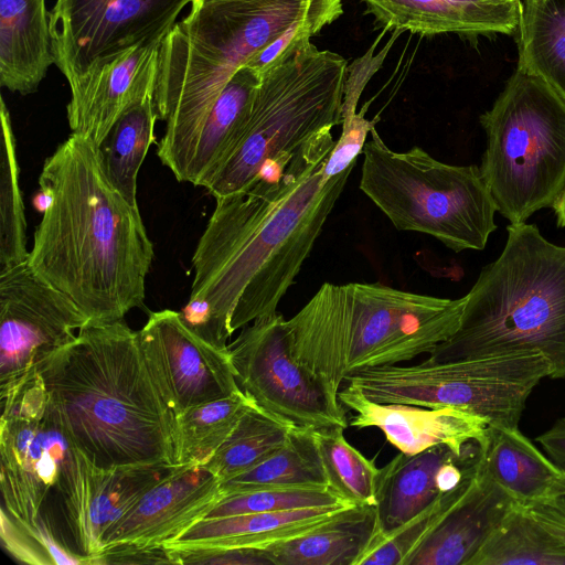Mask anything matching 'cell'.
<instances>
[{
	"mask_svg": "<svg viewBox=\"0 0 565 565\" xmlns=\"http://www.w3.org/2000/svg\"><path fill=\"white\" fill-rule=\"evenodd\" d=\"M45 198L28 262L88 324L120 321L143 305L153 246L138 206L113 185L99 147L71 134L45 159Z\"/></svg>",
	"mask_w": 565,
	"mask_h": 565,
	"instance_id": "7a4b0ae2",
	"label": "cell"
},
{
	"mask_svg": "<svg viewBox=\"0 0 565 565\" xmlns=\"http://www.w3.org/2000/svg\"><path fill=\"white\" fill-rule=\"evenodd\" d=\"M88 320L28 259L0 270V391L77 335Z\"/></svg>",
	"mask_w": 565,
	"mask_h": 565,
	"instance_id": "4fadbf2b",
	"label": "cell"
},
{
	"mask_svg": "<svg viewBox=\"0 0 565 565\" xmlns=\"http://www.w3.org/2000/svg\"><path fill=\"white\" fill-rule=\"evenodd\" d=\"M294 428L253 404L205 466L227 481L281 448Z\"/></svg>",
	"mask_w": 565,
	"mask_h": 565,
	"instance_id": "f546056e",
	"label": "cell"
},
{
	"mask_svg": "<svg viewBox=\"0 0 565 565\" xmlns=\"http://www.w3.org/2000/svg\"><path fill=\"white\" fill-rule=\"evenodd\" d=\"M370 134L359 186L394 227L430 235L456 253L483 249L497 209L480 168L441 162L418 146L394 151L375 127Z\"/></svg>",
	"mask_w": 565,
	"mask_h": 565,
	"instance_id": "ba28073f",
	"label": "cell"
},
{
	"mask_svg": "<svg viewBox=\"0 0 565 565\" xmlns=\"http://www.w3.org/2000/svg\"><path fill=\"white\" fill-rule=\"evenodd\" d=\"M159 49L160 44L129 49L72 90L66 107L72 132L99 147L128 107L154 93Z\"/></svg>",
	"mask_w": 565,
	"mask_h": 565,
	"instance_id": "d6986e66",
	"label": "cell"
},
{
	"mask_svg": "<svg viewBox=\"0 0 565 565\" xmlns=\"http://www.w3.org/2000/svg\"><path fill=\"white\" fill-rule=\"evenodd\" d=\"M173 564L169 551L162 546H113L105 548L96 558V564ZM95 564V565H96Z\"/></svg>",
	"mask_w": 565,
	"mask_h": 565,
	"instance_id": "f35d334b",
	"label": "cell"
},
{
	"mask_svg": "<svg viewBox=\"0 0 565 565\" xmlns=\"http://www.w3.org/2000/svg\"><path fill=\"white\" fill-rule=\"evenodd\" d=\"M254 402L242 391L196 405L178 418V465L205 466Z\"/></svg>",
	"mask_w": 565,
	"mask_h": 565,
	"instance_id": "4dcf8cb0",
	"label": "cell"
},
{
	"mask_svg": "<svg viewBox=\"0 0 565 565\" xmlns=\"http://www.w3.org/2000/svg\"><path fill=\"white\" fill-rule=\"evenodd\" d=\"M317 137V136H316ZM309 140L285 168L265 167L243 191L216 200L192 264L181 316L201 338L228 349L234 328L277 311L310 255L352 169L323 177L326 152Z\"/></svg>",
	"mask_w": 565,
	"mask_h": 565,
	"instance_id": "6da1fadb",
	"label": "cell"
},
{
	"mask_svg": "<svg viewBox=\"0 0 565 565\" xmlns=\"http://www.w3.org/2000/svg\"><path fill=\"white\" fill-rule=\"evenodd\" d=\"M469 565H565V547L525 508L515 504Z\"/></svg>",
	"mask_w": 565,
	"mask_h": 565,
	"instance_id": "f1b7e54d",
	"label": "cell"
},
{
	"mask_svg": "<svg viewBox=\"0 0 565 565\" xmlns=\"http://www.w3.org/2000/svg\"><path fill=\"white\" fill-rule=\"evenodd\" d=\"M157 119L154 93H150L121 114L99 146L108 179L135 206H138L137 175L154 141Z\"/></svg>",
	"mask_w": 565,
	"mask_h": 565,
	"instance_id": "4316f807",
	"label": "cell"
},
{
	"mask_svg": "<svg viewBox=\"0 0 565 565\" xmlns=\"http://www.w3.org/2000/svg\"><path fill=\"white\" fill-rule=\"evenodd\" d=\"M342 427L313 428L329 488L353 505H376L380 469L345 439Z\"/></svg>",
	"mask_w": 565,
	"mask_h": 565,
	"instance_id": "1f68e13d",
	"label": "cell"
},
{
	"mask_svg": "<svg viewBox=\"0 0 565 565\" xmlns=\"http://www.w3.org/2000/svg\"><path fill=\"white\" fill-rule=\"evenodd\" d=\"M481 468L524 508L565 495V470L543 455L519 427L489 425Z\"/></svg>",
	"mask_w": 565,
	"mask_h": 565,
	"instance_id": "7402d4cb",
	"label": "cell"
},
{
	"mask_svg": "<svg viewBox=\"0 0 565 565\" xmlns=\"http://www.w3.org/2000/svg\"><path fill=\"white\" fill-rule=\"evenodd\" d=\"M507 233L466 295L458 329L426 361L537 353L551 379H565V247L534 224H510Z\"/></svg>",
	"mask_w": 565,
	"mask_h": 565,
	"instance_id": "5b68a950",
	"label": "cell"
},
{
	"mask_svg": "<svg viewBox=\"0 0 565 565\" xmlns=\"http://www.w3.org/2000/svg\"><path fill=\"white\" fill-rule=\"evenodd\" d=\"M338 504L350 503L341 499L330 488H266L223 495L206 518L289 511Z\"/></svg>",
	"mask_w": 565,
	"mask_h": 565,
	"instance_id": "d590c367",
	"label": "cell"
},
{
	"mask_svg": "<svg viewBox=\"0 0 565 565\" xmlns=\"http://www.w3.org/2000/svg\"><path fill=\"white\" fill-rule=\"evenodd\" d=\"M177 467L100 468L76 449L74 460L56 490L76 552L95 565L103 551L106 531Z\"/></svg>",
	"mask_w": 565,
	"mask_h": 565,
	"instance_id": "2e32d148",
	"label": "cell"
},
{
	"mask_svg": "<svg viewBox=\"0 0 565 565\" xmlns=\"http://www.w3.org/2000/svg\"><path fill=\"white\" fill-rule=\"evenodd\" d=\"M515 504L480 466L466 492L429 527L404 565H469Z\"/></svg>",
	"mask_w": 565,
	"mask_h": 565,
	"instance_id": "ffe728a7",
	"label": "cell"
},
{
	"mask_svg": "<svg viewBox=\"0 0 565 565\" xmlns=\"http://www.w3.org/2000/svg\"><path fill=\"white\" fill-rule=\"evenodd\" d=\"M556 216V224L558 227H565V188L561 195L552 206Z\"/></svg>",
	"mask_w": 565,
	"mask_h": 565,
	"instance_id": "b9f144b4",
	"label": "cell"
},
{
	"mask_svg": "<svg viewBox=\"0 0 565 565\" xmlns=\"http://www.w3.org/2000/svg\"><path fill=\"white\" fill-rule=\"evenodd\" d=\"M338 398L355 414L348 422L350 427H376L390 444L407 455L437 445L461 451L470 441L484 440L488 435L487 419L451 407L377 403L347 383L339 390Z\"/></svg>",
	"mask_w": 565,
	"mask_h": 565,
	"instance_id": "ac0fdd59",
	"label": "cell"
},
{
	"mask_svg": "<svg viewBox=\"0 0 565 565\" xmlns=\"http://www.w3.org/2000/svg\"><path fill=\"white\" fill-rule=\"evenodd\" d=\"M0 270L23 263L26 250V220L20 190V169L17 143L9 109L3 99L0 106Z\"/></svg>",
	"mask_w": 565,
	"mask_h": 565,
	"instance_id": "d6a6232c",
	"label": "cell"
},
{
	"mask_svg": "<svg viewBox=\"0 0 565 565\" xmlns=\"http://www.w3.org/2000/svg\"><path fill=\"white\" fill-rule=\"evenodd\" d=\"M222 497L221 480L206 466H178L106 531L103 551L162 546L206 518Z\"/></svg>",
	"mask_w": 565,
	"mask_h": 565,
	"instance_id": "e0dca14e",
	"label": "cell"
},
{
	"mask_svg": "<svg viewBox=\"0 0 565 565\" xmlns=\"http://www.w3.org/2000/svg\"><path fill=\"white\" fill-rule=\"evenodd\" d=\"M74 446L100 468L178 465V422L122 320L87 324L38 364Z\"/></svg>",
	"mask_w": 565,
	"mask_h": 565,
	"instance_id": "3957f363",
	"label": "cell"
},
{
	"mask_svg": "<svg viewBox=\"0 0 565 565\" xmlns=\"http://www.w3.org/2000/svg\"><path fill=\"white\" fill-rule=\"evenodd\" d=\"M259 75L242 66L210 110L199 134L184 181L206 186L228 159L243 132Z\"/></svg>",
	"mask_w": 565,
	"mask_h": 565,
	"instance_id": "d4e9b609",
	"label": "cell"
},
{
	"mask_svg": "<svg viewBox=\"0 0 565 565\" xmlns=\"http://www.w3.org/2000/svg\"><path fill=\"white\" fill-rule=\"evenodd\" d=\"M547 457L565 470V416L548 430L536 437Z\"/></svg>",
	"mask_w": 565,
	"mask_h": 565,
	"instance_id": "60d3db41",
	"label": "cell"
},
{
	"mask_svg": "<svg viewBox=\"0 0 565 565\" xmlns=\"http://www.w3.org/2000/svg\"><path fill=\"white\" fill-rule=\"evenodd\" d=\"M228 348L238 387L260 409L292 427L349 426L338 394L292 355L280 312L245 326Z\"/></svg>",
	"mask_w": 565,
	"mask_h": 565,
	"instance_id": "8fae6325",
	"label": "cell"
},
{
	"mask_svg": "<svg viewBox=\"0 0 565 565\" xmlns=\"http://www.w3.org/2000/svg\"><path fill=\"white\" fill-rule=\"evenodd\" d=\"M1 509L26 522L71 467L76 447L66 434L43 380L32 369L0 391Z\"/></svg>",
	"mask_w": 565,
	"mask_h": 565,
	"instance_id": "30bf717a",
	"label": "cell"
},
{
	"mask_svg": "<svg viewBox=\"0 0 565 565\" xmlns=\"http://www.w3.org/2000/svg\"><path fill=\"white\" fill-rule=\"evenodd\" d=\"M473 28L476 35L514 34L520 23L522 0H450Z\"/></svg>",
	"mask_w": 565,
	"mask_h": 565,
	"instance_id": "8d00e7d4",
	"label": "cell"
},
{
	"mask_svg": "<svg viewBox=\"0 0 565 565\" xmlns=\"http://www.w3.org/2000/svg\"><path fill=\"white\" fill-rule=\"evenodd\" d=\"M387 31L437 35H476L471 24L450 0H362Z\"/></svg>",
	"mask_w": 565,
	"mask_h": 565,
	"instance_id": "836d02e7",
	"label": "cell"
},
{
	"mask_svg": "<svg viewBox=\"0 0 565 565\" xmlns=\"http://www.w3.org/2000/svg\"><path fill=\"white\" fill-rule=\"evenodd\" d=\"M310 39L294 42L259 73L237 145L205 186L215 199L248 188L266 164L287 166L309 140L342 124L348 62Z\"/></svg>",
	"mask_w": 565,
	"mask_h": 565,
	"instance_id": "8992f818",
	"label": "cell"
},
{
	"mask_svg": "<svg viewBox=\"0 0 565 565\" xmlns=\"http://www.w3.org/2000/svg\"><path fill=\"white\" fill-rule=\"evenodd\" d=\"M558 503L565 509V495H563L562 498H559L558 500Z\"/></svg>",
	"mask_w": 565,
	"mask_h": 565,
	"instance_id": "ee69618b",
	"label": "cell"
},
{
	"mask_svg": "<svg viewBox=\"0 0 565 565\" xmlns=\"http://www.w3.org/2000/svg\"><path fill=\"white\" fill-rule=\"evenodd\" d=\"M486 441L472 440L461 451L437 445L415 455L399 452L380 468L379 534L390 535L428 511L454 504L478 475Z\"/></svg>",
	"mask_w": 565,
	"mask_h": 565,
	"instance_id": "9a60e30c",
	"label": "cell"
},
{
	"mask_svg": "<svg viewBox=\"0 0 565 565\" xmlns=\"http://www.w3.org/2000/svg\"><path fill=\"white\" fill-rule=\"evenodd\" d=\"M216 1H235V0H194L190 8H195L204 3L216 2Z\"/></svg>",
	"mask_w": 565,
	"mask_h": 565,
	"instance_id": "7bdbcfd3",
	"label": "cell"
},
{
	"mask_svg": "<svg viewBox=\"0 0 565 565\" xmlns=\"http://www.w3.org/2000/svg\"><path fill=\"white\" fill-rule=\"evenodd\" d=\"M550 373L542 354L520 353L365 367L345 375L343 383L377 403L451 407L489 425L518 427L527 397Z\"/></svg>",
	"mask_w": 565,
	"mask_h": 565,
	"instance_id": "9c48e42d",
	"label": "cell"
},
{
	"mask_svg": "<svg viewBox=\"0 0 565 565\" xmlns=\"http://www.w3.org/2000/svg\"><path fill=\"white\" fill-rule=\"evenodd\" d=\"M466 296L440 298L380 282H324L289 320L292 355L338 394L344 376L431 353L459 327Z\"/></svg>",
	"mask_w": 565,
	"mask_h": 565,
	"instance_id": "277c9868",
	"label": "cell"
},
{
	"mask_svg": "<svg viewBox=\"0 0 565 565\" xmlns=\"http://www.w3.org/2000/svg\"><path fill=\"white\" fill-rule=\"evenodd\" d=\"M312 429L294 428L281 448L254 468L222 482L223 495L266 488H329Z\"/></svg>",
	"mask_w": 565,
	"mask_h": 565,
	"instance_id": "83f0119b",
	"label": "cell"
},
{
	"mask_svg": "<svg viewBox=\"0 0 565 565\" xmlns=\"http://www.w3.org/2000/svg\"><path fill=\"white\" fill-rule=\"evenodd\" d=\"M138 338L150 373L177 418L196 405L241 390L230 348L205 341L184 322L181 312H151Z\"/></svg>",
	"mask_w": 565,
	"mask_h": 565,
	"instance_id": "5bb4252c",
	"label": "cell"
},
{
	"mask_svg": "<svg viewBox=\"0 0 565 565\" xmlns=\"http://www.w3.org/2000/svg\"><path fill=\"white\" fill-rule=\"evenodd\" d=\"M349 505L205 518L164 546L170 551L263 548L308 532Z\"/></svg>",
	"mask_w": 565,
	"mask_h": 565,
	"instance_id": "44dd1931",
	"label": "cell"
},
{
	"mask_svg": "<svg viewBox=\"0 0 565 565\" xmlns=\"http://www.w3.org/2000/svg\"><path fill=\"white\" fill-rule=\"evenodd\" d=\"M479 120L487 136L479 168L497 212L519 224L552 207L565 188V98L516 67Z\"/></svg>",
	"mask_w": 565,
	"mask_h": 565,
	"instance_id": "52a82bcc",
	"label": "cell"
},
{
	"mask_svg": "<svg viewBox=\"0 0 565 565\" xmlns=\"http://www.w3.org/2000/svg\"><path fill=\"white\" fill-rule=\"evenodd\" d=\"M513 35L516 67L542 77L565 98V0H522Z\"/></svg>",
	"mask_w": 565,
	"mask_h": 565,
	"instance_id": "484cf974",
	"label": "cell"
},
{
	"mask_svg": "<svg viewBox=\"0 0 565 565\" xmlns=\"http://www.w3.org/2000/svg\"><path fill=\"white\" fill-rule=\"evenodd\" d=\"M0 514L2 545L17 561L35 565H92L87 557L63 544L42 516L30 523L2 509Z\"/></svg>",
	"mask_w": 565,
	"mask_h": 565,
	"instance_id": "e575fe53",
	"label": "cell"
},
{
	"mask_svg": "<svg viewBox=\"0 0 565 565\" xmlns=\"http://www.w3.org/2000/svg\"><path fill=\"white\" fill-rule=\"evenodd\" d=\"M525 509L565 547V509L557 500Z\"/></svg>",
	"mask_w": 565,
	"mask_h": 565,
	"instance_id": "ab89813d",
	"label": "cell"
},
{
	"mask_svg": "<svg viewBox=\"0 0 565 565\" xmlns=\"http://www.w3.org/2000/svg\"><path fill=\"white\" fill-rule=\"evenodd\" d=\"M194 0H56L49 12L55 65L71 92L137 46L161 44Z\"/></svg>",
	"mask_w": 565,
	"mask_h": 565,
	"instance_id": "7c38bea8",
	"label": "cell"
},
{
	"mask_svg": "<svg viewBox=\"0 0 565 565\" xmlns=\"http://www.w3.org/2000/svg\"><path fill=\"white\" fill-rule=\"evenodd\" d=\"M369 104L363 105L360 111L342 121L341 135L323 167L324 179L338 175L355 166L356 158L362 153L366 143V136L375 127L379 119L369 120L365 117Z\"/></svg>",
	"mask_w": 565,
	"mask_h": 565,
	"instance_id": "74e56055",
	"label": "cell"
},
{
	"mask_svg": "<svg viewBox=\"0 0 565 565\" xmlns=\"http://www.w3.org/2000/svg\"><path fill=\"white\" fill-rule=\"evenodd\" d=\"M55 64L45 0H0V84L21 95L36 92Z\"/></svg>",
	"mask_w": 565,
	"mask_h": 565,
	"instance_id": "603a6c76",
	"label": "cell"
},
{
	"mask_svg": "<svg viewBox=\"0 0 565 565\" xmlns=\"http://www.w3.org/2000/svg\"><path fill=\"white\" fill-rule=\"evenodd\" d=\"M377 533L375 507L349 505L317 527L263 550L271 565H358Z\"/></svg>",
	"mask_w": 565,
	"mask_h": 565,
	"instance_id": "cb8c5ba5",
	"label": "cell"
}]
</instances>
